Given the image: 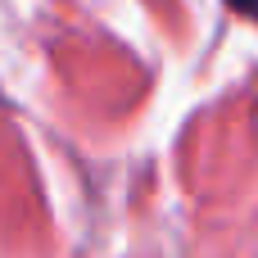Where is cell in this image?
<instances>
[{
  "label": "cell",
  "instance_id": "obj_1",
  "mask_svg": "<svg viewBox=\"0 0 258 258\" xmlns=\"http://www.w3.org/2000/svg\"><path fill=\"white\" fill-rule=\"evenodd\" d=\"M231 9H240V14H249V18H258V0H227Z\"/></svg>",
  "mask_w": 258,
  "mask_h": 258
}]
</instances>
